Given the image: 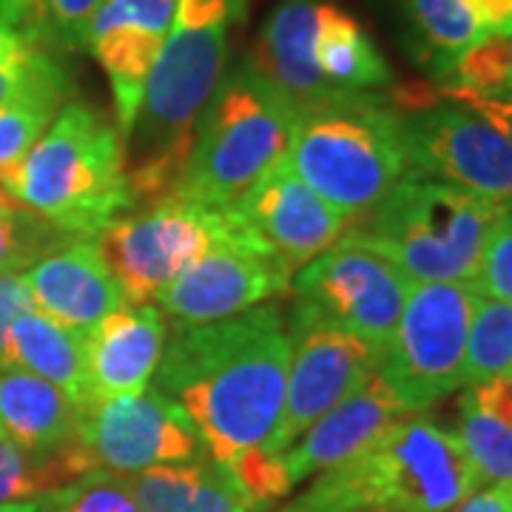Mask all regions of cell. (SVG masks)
<instances>
[{"mask_svg":"<svg viewBox=\"0 0 512 512\" xmlns=\"http://www.w3.org/2000/svg\"><path fill=\"white\" fill-rule=\"evenodd\" d=\"M291 367V333L276 305L174 328L148 387L177 402L205 453L231 470L274 433Z\"/></svg>","mask_w":512,"mask_h":512,"instance_id":"1","label":"cell"},{"mask_svg":"<svg viewBox=\"0 0 512 512\" xmlns=\"http://www.w3.org/2000/svg\"><path fill=\"white\" fill-rule=\"evenodd\" d=\"M251 0H177L137 123L126 140L134 208L157 202L180 177L194 128L228 66L231 29L248 18Z\"/></svg>","mask_w":512,"mask_h":512,"instance_id":"2","label":"cell"},{"mask_svg":"<svg viewBox=\"0 0 512 512\" xmlns=\"http://www.w3.org/2000/svg\"><path fill=\"white\" fill-rule=\"evenodd\" d=\"M0 191L66 237L97 239L134 211L126 143L100 109L69 100L18 163L0 171Z\"/></svg>","mask_w":512,"mask_h":512,"instance_id":"3","label":"cell"},{"mask_svg":"<svg viewBox=\"0 0 512 512\" xmlns=\"http://www.w3.org/2000/svg\"><path fill=\"white\" fill-rule=\"evenodd\" d=\"M478 487L456 433L413 413L279 512H450Z\"/></svg>","mask_w":512,"mask_h":512,"instance_id":"4","label":"cell"},{"mask_svg":"<svg viewBox=\"0 0 512 512\" xmlns=\"http://www.w3.org/2000/svg\"><path fill=\"white\" fill-rule=\"evenodd\" d=\"M504 205L407 171L348 234L390 259L413 285H476L484 248Z\"/></svg>","mask_w":512,"mask_h":512,"instance_id":"5","label":"cell"},{"mask_svg":"<svg viewBox=\"0 0 512 512\" xmlns=\"http://www.w3.org/2000/svg\"><path fill=\"white\" fill-rule=\"evenodd\" d=\"M285 160L302 183L353 220L410 171L402 117L376 92L339 94L296 111Z\"/></svg>","mask_w":512,"mask_h":512,"instance_id":"6","label":"cell"},{"mask_svg":"<svg viewBox=\"0 0 512 512\" xmlns=\"http://www.w3.org/2000/svg\"><path fill=\"white\" fill-rule=\"evenodd\" d=\"M293 123L291 100L256 69L251 57L242 60L237 69L222 74L168 194L220 211L285 154Z\"/></svg>","mask_w":512,"mask_h":512,"instance_id":"7","label":"cell"},{"mask_svg":"<svg viewBox=\"0 0 512 512\" xmlns=\"http://www.w3.org/2000/svg\"><path fill=\"white\" fill-rule=\"evenodd\" d=\"M393 106L410 171L512 208V146L490 120L419 89L402 92Z\"/></svg>","mask_w":512,"mask_h":512,"instance_id":"8","label":"cell"},{"mask_svg":"<svg viewBox=\"0 0 512 512\" xmlns=\"http://www.w3.org/2000/svg\"><path fill=\"white\" fill-rule=\"evenodd\" d=\"M478 291L461 282L413 285L379 356V373L410 413H424L464 384V350Z\"/></svg>","mask_w":512,"mask_h":512,"instance_id":"9","label":"cell"},{"mask_svg":"<svg viewBox=\"0 0 512 512\" xmlns=\"http://www.w3.org/2000/svg\"><path fill=\"white\" fill-rule=\"evenodd\" d=\"M413 282L382 254L350 234L299 268L296 319L325 322L384 350L402 319Z\"/></svg>","mask_w":512,"mask_h":512,"instance_id":"10","label":"cell"},{"mask_svg":"<svg viewBox=\"0 0 512 512\" xmlns=\"http://www.w3.org/2000/svg\"><path fill=\"white\" fill-rule=\"evenodd\" d=\"M220 234L299 271L345 237L353 217L302 183L285 154L268 165L237 200L217 211Z\"/></svg>","mask_w":512,"mask_h":512,"instance_id":"11","label":"cell"},{"mask_svg":"<svg viewBox=\"0 0 512 512\" xmlns=\"http://www.w3.org/2000/svg\"><path fill=\"white\" fill-rule=\"evenodd\" d=\"M220 234L214 208L165 194L114 220L97 237L128 302H151Z\"/></svg>","mask_w":512,"mask_h":512,"instance_id":"12","label":"cell"},{"mask_svg":"<svg viewBox=\"0 0 512 512\" xmlns=\"http://www.w3.org/2000/svg\"><path fill=\"white\" fill-rule=\"evenodd\" d=\"M285 322L291 333V367L279 421L259 450L268 458L285 456L330 407L365 382L382 356V350L348 330L296 316Z\"/></svg>","mask_w":512,"mask_h":512,"instance_id":"13","label":"cell"},{"mask_svg":"<svg viewBox=\"0 0 512 512\" xmlns=\"http://www.w3.org/2000/svg\"><path fill=\"white\" fill-rule=\"evenodd\" d=\"M77 441L92 470L120 476L208 456L183 407L154 387L86 407Z\"/></svg>","mask_w":512,"mask_h":512,"instance_id":"14","label":"cell"},{"mask_svg":"<svg viewBox=\"0 0 512 512\" xmlns=\"http://www.w3.org/2000/svg\"><path fill=\"white\" fill-rule=\"evenodd\" d=\"M291 271L237 239L217 234L208 251L165 288L157 302L174 328L208 325L259 308L288 291Z\"/></svg>","mask_w":512,"mask_h":512,"instance_id":"15","label":"cell"},{"mask_svg":"<svg viewBox=\"0 0 512 512\" xmlns=\"http://www.w3.org/2000/svg\"><path fill=\"white\" fill-rule=\"evenodd\" d=\"M177 0H106L89 29V52L109 77L114 126L123 143L137 123Z\"/></svg>","mask_w":512,"mask_h":512,"instance_id":"16","label":"cell"},{"mask_svg":"<svg viewBox=\"0 0 512 512\" xmlns=\"http://www.w3.org/2000/svg\"><path fill=\"white\" fill-rule=\"evenodd\" d=\"M20 276L35 311L80 333L128 305L109 259L92 237H66Z\"/></svg>","mask_w":512,"mask_h":512,"instance_id":"17","label":"cell"},{"mask_svg":"<svg viewBox=\"0 0 512 512\" xmlns=\"http://www.w3.org/2000/svg\"><path fill=\"white\" fill-rule=\"evenodd\" d=\"M404 416H413L410 407L376 367L350 396L330 407L285 456H279L288 487L293 490L299 481L359 456Z\"/></svg>","mask_w":512,"mask_h":512,"instance_id":"18","label":"cell"},{"mask_svg":"<svg viewBox=\"0 0 512 512\" xmlns=\"http://www.w3.org/2000/svg\"><path fill=\"white\" fill-rule=\"evenodd\" d=\"M92 404L143 393L165 348L160 305L128 302L86 333Z\"/></svg>","mask_w":512,"mask_h":512,"instance_id":"19","label":"cell"},{"mask_svg":"<svg viewBox=\"0 0 512 512\" xmlns=\"http://www.w3.org/2000/svg\"><path fill=\"white\" fill-rule=\"evenodd\" d=\"M328 0H279L256 43L254 66L291 100L296 111L328 103L333 92L316 69L313 43Z\"/></svg>","mask_w":512,"mask_h":512,"instance_id":"20","label":"cell"},{"mask_svg":"<svg viewBox=\"0 0 512 512\" xmlns=\"http://www.w3.org/2000/svg\"><path fill=\"white\" fill-rule=\"evenodd\" d=\"M18 367L60 387L80 413L92 407L86 333L66 328L40 311H23L12 319L3 342V370Z\"/></svg>","mask_w":512,"mask_h":512,"instance_id":"21","label":"cell"},{"mask_svg":"<svg viewBox=\"0 0 512 512\" xmlns=\"http://www.w3.org/2000/svg\"><path fill=\"white\" fill-rule=\"evenodd\" d=\"M80 407L52 382L18 367L0 370V436L32 453L77 441Z\"/></svg>","mask_w":512,"mask_h":512,"instance_id":"22","label":"cell"},{"mask_svg":"<svg viewBox=\"0 0 512 512\" xmlns=\"http://www.w3.org/2000/svg\"><path fill=\"white\" fill-rule=\"evenodd\" d=\"M140 512H251L231 473L211 456L126 476Z\"/></svg>","mask_w":512,"mask_h":512,"instance_id":"23","label":"cell"},{"mask_svg":"<svg viewBox=\"0 0 512 512\" xmlns=\"http://www.w3.org/2000/svg\"><path fill=\"white\" fill-rule=\"evenodd\" d=\"M453 433L481 484H512V376L467 384Z\"/></svg>","mask_w":512,"mask_h":512,"instance_id":"24","label":"cell"},{"mask_svg":"<svg viewBox=\"0 0 512 512\" xmlns=\"http://www.w3.org/2000/svg\"><path fill=\"white\" fill-rule=\"evenodd\" d=\"M316 69L333 92H379L393 83L390 66L367 32L336 3H325L319 35L313 43Z\"/></svg>","mask_w":512,"mask_h":512,"instance_id":"25","label":"cell"},{"mask_svg":"<svg viewBox=\"0 0 512 512\" xmlns=\"http://www.w3.org/2000/svg\"><path fill=\"white\" fill-rule=\"evenodd\" d=\"M69 94L72 77L52 55H46L32 80L0 106V171L18 163L35 146L43 131L52 126L57 111L69 103Z\"/></svg>","mask_w":512,"mask_h":512,"instance_id":"26","label":"cell"},{"mask_svg":"<svg viewBox=\"0 0 512 512\" xmlns=\"http://www.w3.org/2000/svg\"><path fill=\"white\" fill-rule=\"evenodd\" d=\"M413 52L430 72L447 80L458 57L487 35L467 0H402Z\"/></svg>","mask_w":512,"mask_h":512,"instance_id":"27","label":"cell"},{"mask_svg":"<svg viewBox=\"0 0 512 512\" xmlns=\"http://www.w3.org/2000/svg\"><path fill=\"white\" fill-rule=\"evenodd\" d=\"M86 473H92V464L80 441H72L52 453H32L0 436V504L52 495Z\"/></svg>","mask_w":512,"mask_h":512,"instance_id":"28","label":"cell"},{"mask_svg":"<svg viewBox=\"0 0 512 512\" xmlns=\"http://www.w3.org/2000/svg\"><path fill=\"white\" fill-rule=\"evenodd\" d=\"M504 376H512V305L478 293L464 350V384Z\"/></svg>","mask_w":512,"mask_h":512,"instance_id":"29","label":"cell"},{"mask_svg":"<svg viewBox=\"0 0 512 512\" xmlns=\"http://www.w3.org/2000/svg\"><path fill=\"white\" fill-rule=\"evenodd\" d=\"M66 239L52 222L40 220L0 191V276H20Z\"/></svg>","mask_w":512,"mask_h":512,"instance_id":"30","label":"cell"},{"mask_svg":"<svg viewBox=\"0 0 512 512\" xmlns=\"http://www.w3.org/2000/svg\"><path fill=\"white\" fill-rule=\"evenodd\" d=\"M49 512H140L126 476L92 470L49 495Z\"/></svg>","mask_w":512,"mask_h":512,"instance_id":"31","label":"cell"},{"mask_svg":"<svg viewBox=\"0 0 512 512\" xmlns=\"http://www.w3.org/2000/svg\"><path fill=\"white\" fill-rule=\"evenodd\" d=\"M46 55L40 37L0 18V106L32 80Z\"/></svg>","mask_w":512,"mask_h":512,"instance_id":"32","label":"cell"},{"mask_svg":"<svg viewBox=\"0 0 512 512\" xmlns=\"http://www.w3.org/2000/svg\"><path fill=\"white\" fill-rule=\"evenodd\" d=\"M106 0H43V40L66 52H89V29Z\"/></svg>","mask_w":512,"mask_h":512,"instance_id":"33","label":"cell"},{"mask_svg":"<svg viewBox=\"0 0 512 512\" xmlns=\"http://www.w3.org/2000/svg\"><path fill=\"white\" fill-rule=\"evenodd\" d=\"M473 288L487 299L512 305V208H507L495 225L493 237L481 256V268Z\"/></svg>","mask_w":512,"mask_h":512,"instance_id":"34","label":"cell"},{"mask_svg":"<svg viewBox=\"0 0 512 512\" xmlns=\"http://www.w3.org/2000/svg\"><path fill=\"white\" fill-rule=\"evenodd\" d=\"M433 92H436V97L453 100L458 106L476 111L484 120H490L512 146V97H484V94H473L467 89H458V86H439Z\"/></svg>","mask_w":512,"mask_h":512,"instance_id":"35","label":"cell"},{"mask_svg":"<svg viewBox=\"0 0 512 512\" xmlns=\"http://www.w3.org/2000/svg\"><path fill=\"white\" fill-rule=\"evenodd\" d=\"M23 311H32V299L23 276H0V370H3V342L12 319Z\"/></svg>","mask_w":512,"mask_h":512,"instance_id":"36","label":"cell"},{"mask_svg":"<svg viewBox=\"0 0 512 512\" xmlns=\"http://www.w3.org/2000/svg\"><path fill=\"white\" fill-rule=\"evenodd\" d=\"M450 512H512V484H487Z\"/></svg>","mask_w":512,"mask_h":512,"instance_id":"37","label":"cell"},{"mask_svg":"<svg viewBox=\"0 0 512 512\" xmlns=\"http://www.w3.org/2000/svg\"><path fill=\"white\" fill-rule=\"evenodd\" d=\"M0 18L43 40V0H0Z\"/></svg>","mask_w":512,"mask_h":512,"instance_id":"38","label":"cell"},{"mask_svg":"<svg viewBox=\"0 0 512 512\" xmlns=\"http://www.w3.org/2000/svg\"><path fill=\"white\" fill-rule=\"evenodd\" d=\"M487 35L512 32V0H467Z\"/></svg>","mask_w":512,"mask_h":512,"instance_id":"39","label":"cell"},{"mask_svg":"<svg viewBox=\"0 0 512 512\" xmlns=\"http://www.w3.org/2000/svg\"><path fill=\"white\" fill-rule=\"evenodd\" d=\"M0 512H49V495L35 501H15V504H0Z\"/></svg>","mask_w":512,"mask_h":512,"instance_id":"40","label":"cell"},{"mask_svg":"<svg viewBox=\"0 0 512 512\" xmlns=\"http://www.w3.org/2000/svg\"><path fill=\"white\" fill-rule=\"evenodd\" d=\"M507 49H510V94L507 97H512V32H507Z\"/></svg>","mask_w":512,"mask_h":512,"instance_id":"41","label":"cell"}]
</instances>
